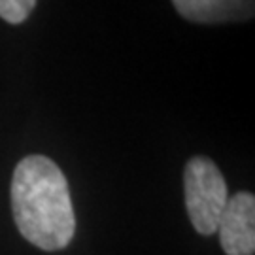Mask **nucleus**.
<instances>
[{
	"mask_svg": "<svg viewBox=\"0 0 255 255\" xmlns=\"http://www.w3.org/2000/svg\"><path fill=\"white\" fill-rule=\"evenodd\" d=\"M11 208L19 233L30 244L57 252L76 231L72 201L63 170L44 155L21 159L11 178Z\"/></svg>",
	"mask_w": 255,
	"mask_h": 255,
	"instance_id": "1",
	"label": "nucleus"
},
{
	"mask_svg": "<svg viewBox=\"0 0 255 255\" xmlns=\"http://www.w3.org/2000/svg\"><path fill=\"white\" fill-rule=\"evenodd\" d=\"M185 206L193 227L201 235H214L227 206V183L216 163L208 157H193L183 172Z\"/></svg>",
	"mask_w": 255,
	"mask_h": 255,
	"instance_id": "2",
	"label": "nucleus"
},
{
	"mask_svg": "<svg viewBox=\"0 0 255 255\" xmlns=\"http://www.w3.org/2000/svg\"><path fill=\"white\" fill-rule=\"evenodd\" d=\"M221 248L227 255H254L255 252V197L237 193L229 197L218 223Z\"/></svg>",
	"mask_w": 255,
	"mask_h": 255,
	"instance_id": "3",
	"label": "nucleus"
},
{
	"mask_svg": "<svg viewBox=\"0 0 255 255\" xmlns=\"http://www.w3.org/2000/svg\"><path fill=\"white\" fill-rule=\"evenodd\" d=\"M176 11L193 23H223L254 17V0H172Z\"/></svg>",
	"mask_w": 255,
	"mask_h": 255,
	"instance_id": "4",
	"label": "nucleus"
},
{
	"mask_svg": "<svg viewBox=\"0 0 255 255\" xmlns=\"http://www.w3.org/2000/svg\"><path fill=\"white\" fill-rule=\"evenodd\" d=\"M36 0H0V17L6 23L19 25L30 15Z\"/></svg>",
	"mask_w": 255,
	"mask_h": 255,
	"instance_id": "5",
	"label": "nucleus"
}]
</instances>
